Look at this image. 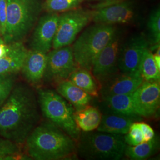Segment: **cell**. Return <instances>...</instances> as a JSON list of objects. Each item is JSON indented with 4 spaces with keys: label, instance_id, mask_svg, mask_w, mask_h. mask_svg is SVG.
Returning a JSON list of instances; mask_svg holds the SVG:
<instances>
[{
    "label": "cell",
    "instance_id": "obj_1",
    "mask_svg": "<svg viewBox=\"0 0 160 160\" xmlns=\"http://www.w3.org/2000/svg\"><path fill=\"white\" fill-rule=\"evenodd\" d=\"M39 120V106L33 88L16 82L0 107V136L21 147Z\"/></svg>",
    "mask_w": 160,
    "mask_h": 160
},
{
    "label": "cell",
    "instance_id": "obj_2",
    "mask_svg": "<svg viewBox=\"0 0 160 160\" xmlns=\"http://www.w3.org/2000/svg\"><path fill=\"white\" fill-rule=\"evenodd\" d=\"M24 145L33 160H65L77 154L76 141L49 120L36 126Z\"/></svg>",
    "mask_w": 160,
    "mask_h": 160
},
{
    "label": "cell",
    "instance_id": "obj_3",
    "mask_svg": "<svg viewBox=\"0 0 160 160\" xmlns=\"http://www.w3.org/2000/svg\"><path fill=\"white\" fill-rule=\"evenodd\" d=\"M43 10L42 0H7L5 43L23 42L38 22Z\"/></svg>",
    "mask_w": 160,
    "mask_h": 160
},
{
    "label": "cell",
    "instance_id": "obj_4",
    "mask_svg": "<svg viewBox=\"0 0 160 160\" xmlns=\"http://www.w3.org/2000/svg\"><path fill=\"white\" fill-rule=\"evenodd\" d=\"M77 153L86 160H119L125 155L124 136L103 132L81 131Z\"/></svg>",
    "mask_w": 160,
    "mask_h": 160
},
{
    "label": "cell",
    "instance_id": "obj_5",
    "mask_svg": "<svg viewBox=\"0 0 160 160\" xmlns=\"http://www.w3.org/2000/svg\"><path fill=\"white\" fill-rule=\"evenodd\" d=\"M117 29L114 25L95 23L87 28L75 40L72 46L77 67L91 71L94 60L113 38Z\"/></svg>",
    "mask_w": 160,
    "mask_h": 160
},
{
    "label": "cell",
    "instance_id": "obj_6",
    "mask_svg": "<svg viewBox=\"0 0 160 160\" xmlns=\"http://www.w3.org/2000/svg\"><path fill=\"white\" fill-rule=\"evenodd\" d=\"M37 97L43 116L77 142L81 130L75 121L74 106L57 92L51 89L38 88Z\"/></svg>",
    "mask_w": 160,
    "mask_h": 160
},
{
    "label": "cell",
    "instance_id": "obj_7",
    "mask_svg": "<svg viewBox=\"0 0 160 160\" xmlns=\"http://www.w3.org/2000/svg\"><path fill=\"white\" fill-rule=\"evenodd\" d=\"M92 19V12L82 9L68 11L59 15L52 48L71 45Z\"/></svg>",
    "mask_w": 160,
    "mask_h": 160
},
{
    "label": "cell",
    "instance_id": "obj_8",
    "mask_svg": "<svg viewBox=\"0 0 160 160\" xmlns=\"http://www.w3.org/2000/svg\"><path fill=\"white\" fill-rule=\"evenodd\" d=\"M77 68L72 46L53 49L47 53L43 82L57 84L61 81L68 80Z\"/></svg>",
    "mask_w": 160,
    "mask_h": 160
},
{
    "label": "cell",
    "instance_id": "obj_9",
    "mask_svg": "<svg viewBox=\"0 0 160 160\" xmlns=\"http://www.w3.org/2000/svg\"><path fill=\"white\" fill-rule=\"evenodd\" d=\"M122 43V33L117 30L113 38L99 53L93 62L91 72L101 86L115 74Z\"/></svg>",
    "mask_w": 160,
    "mask_h": 160
},
{
    "label": "cell",
    "instance_id": "obj_10",
    "mask_svg": "<svg viewBox=\"0 0 160 160\" xmlns=\"http://www.w3.org/2000/svg\"><path fill=\"white\" fill-rule=\"evenodd\" d=\"M92 14L94 23L108 25L132 23L138 16L134 2L129 0L103 6L92 12Z\"/></svg>",
    "mask_w": 160,
    "mask_h": 160
},
{
    "label": "cell",
    "instance_id": "obj_11",
    "mask_svg": "<svg viewBox=\"0 0 160 160\" xmlns=\"http://www.w3.org/2000/svg\"><path fill=\"white\" fill-rule=\"evenodd\" d=\"M148 40L143 34L131 36L122 43L118 61V68L122 72L139 71L141 60L145 50L148 48Z\"/></svg>",
    "mask_w": 160,
    "mask_h": 160
},
{
    "label": "cell",
    "instance_id": "obj_12",
    "mask_svg": "<svg viewBox=\"0 0 160 160\" xmlns=\"http://www.w3.org/2000/svg\"><path fill=\"white\" fill-rule=\"evenodd\" d=\"M138 114L141 118H151L160 108V81H145L132 94Z\"/></svg>",
    "mask_w": 160,
    "mask_h": 160
},
{
    "label": "cell",
    "instance_id": "obj_13",
    "mask_svg": "<svg viewBox=\"0 0 160 160\" xmlns=\"http://www.w3.org/2000/svg\"><path fill=\"white\" fill-rule=\"evenodd\" d=\"M59 16L56 12H48L40 17L30 38L31 50L45 53L51 50L57 30Z\"/></svg>",
    "mask_w": 160,
    "mask_h": 160
},
{
    "label": "cell",
    "instance_id": "obj_14",
    "mask_svg": "<svg viewBox=\"0 0 160 160\" xmlns=\"http://www.w3.org/2000/svg\"><path fill=\"white\" fill-rule=\"evenodd\" d=\"M144 81L139 71L122 72L110 77L102 84L100 92L103 97L116 94H130Z\"/></svg>",
    "mask_w": 160,
    "mask_h": 160
},
{
    "label": "cell",
    "instance_id": "obj_15",
    "mask_svg": "<svg viewBox=\"0 0 160 160\" xmlns=\"http://www.w3.org/2000/svg\"><path fill=\"white\" fill-rule=\"evenodd\" d=\"M46 63L47 53L28 50L20 72L30 86L38 87L43 82Z\"/></svg>",
    "mask_w": 160,
    "mask_h": 160
},
{
    "label": "cell",
    "instance_id": "obj_16",
    "mask_svg": "<svg viewBox=\"0 0 160 160\" xmlns=\"http://www.w3.org/2000/svg\"><path fill=\"white\" fill-rule=\"evenodd\" d=\"M28 49L23 42L12 43L11 49L0 58V74H18L20 72Z\"/></svg>",
    "mask_w": 160,
    "mask_h": 160
},
{
    "label": "cell",
    "instance_id": "obj_17",
    "mask_svg": "<svg viewBox=\"0 0 160 160\" xmlns=\"http://www.w3.org/2000/svg\"><path fill=\"white\" fill-rule=\"evenodd\" d=\"M57 92L66 99L74 108L75 110L88 105L92 97L74 85L69 80L61 81L56 84Z\"/></svg>",
    "mask_w": 160,
    "mask_h": 160
},
{
    "label": "cell",
    "instance_id": "obj_18",
    "mask_svg": "<svg viewBox=\"0 0 160 160\" xmlns=\"http://www.w3.org/2000/svg\"><path fill=\"white\" fill-rule=\"evenodd\" d=\"M135 121L137 120L131 117L110 112L102 115L97 131L125 135L129 131L132 123Z\"/></svg>",
    "mask_w": 160,
    "mask_h": 160
},
{
    "label": "cell",
    "instance_id": "obj_19",
    "mask_svg": "<svg viewBox=\"0 0 160 160\" xmlns=\"http://www.w3.org/2000/svg\"><path fill=\"white\" fill-rule=\"evenodd\" d=\"M103 101L110 112L141 119L136 111L133 101L130 94H116L103 97Z\"/></svg>",
    "mask_w": 160,
    "mask_h": 160
},
{
    "label": "cell",
    "instance_id": "obj_20",
    "mask_svg": "<svg viewBox=\"0 0 160 160\" xmlns=\"http://www.w3.org/2000/svg\"><path fill=\"white\" fill-rule=\"evenodd\" d=\"M75 121L81 131H93L100 124L102 114L96 107L90 104L81 109L75 110Z\"/></svg>",
    "mask_w": 160,
    "mask_h": 160
},
{
    "label": "cell",
    "instance_id": "obj_21",
    "mask_svg": "<svg viewBox=\"0 0 160 160\" xmlns=\"http://www.w3.org/2000/svg\"><path fill=\"white\" fill-rule=\"evenodd\" d=\"M68 80L92 97H98L99 96L101 84L90 71L77 67Z\"/></svg>",
    "mask_w": 160,
    "mask_h": 160
},
{
    "label": "cell",
    "instance_id": "obj_22",
    "mask_svg": "<svg viewBox=\"0 0 160 160\" xmlns=\"http://www.w3.org/2000/svg\"><path fill=\"white\" fill-rule=\"evenodd\" d=\"M160 148V138L155 135L152 139L135 146L126 145L125 155L132 160H144L154 155Z\"/></svg>",
    "mask_w": 160,
    "mask_h": 160
},
{
    "label": "cell",
    "instance_id": "obj_23",
    "mask_svg": "<svg viewBox=\"0 0 160 160\" xmlns=\"http://www.w3.org/2000/svg\"><path fill=\"white\" fill-rule=\"evenodd\" d=\"M139 72L145 81H160V69L155 62L152 52L149 48L143 52L139 65Z\"/></svg>",
    "mask_w": 160,
    "mask_h": 160
},
{
    "label": "cell",
    "instance_id": "obj_24",
    "mask_svg": "<svg viewBox=\"0 0 160 160\" xmlns=\"http://www.w3.org/2000/svg\"><path fill=\"white\" fill-rule=\"evenodd\" d=\"M31 160L23 154L20 146L4 138H0V160Z\"/></svg>",
    "mask_w": 160,
    "mask_h": 160
},
{
    "label": "cell",
    "instance_id": "obj_25",
    "mask_svg": "<svg viewBox=\"0 0 160 160\" xmlns=\"http://www.w3.org/2000/svg\"><path fill=\"white\" fill-rule=\"evenodd\" d=\"M85 0H45L43 10L48 12H66L74 9Z\"/></svg>",
    "mask_w": 160,
    "mask_h": 160
},
{
    "label": "cell",
    "instance_id": "obj_26",
    "mask_svg": "<svg viewBox=\"0 0 160 160\" xmlns=\"http://www.w3.org/2000/svg\"><path fill=\"white\" fill-rule=\"evenodd\" d=\"M150 41L153 45L160 44V10L157 8L151 12L148 22Z\"/></svg>",
    "mask_w": 160,
    "mask_h": 160
},
{
    "label": "cell",
    "instance_id": "obj_27",
    "mask_svg": "<svg viewBox=\"0 0 160 160\" xmlns=\"http://www.w3.org/2000/svg\"><path fill=\"white\" fill-rule=\"evenodd\" d=\"M17 74H0V107L5 103L16 84Z\"/></svg>",
    "mask_w": 160,
    "mask_h": 160
},
{
    "label": "cell",
    "instance_id": "obj_28",
    "mask_svg": "<svg viewBox=\"0 0 160 160\" xmlns=\"http://www.w3.org/2000/svg\"><path fill=\"white\" fill-rule=\"evenodd\" d=\"M124 140L126 145L135 146L144 142L142 132L138 125V122L132 123L128 132L125 135Z\"/></svg>",
    "mask_w": 160,
    "mask_h": 160
},
{
    "label": "cell",
    "instance_id": "obj_29",
    "mask_svg": "<svg viewBox=\"0 0 160 160\" xmlns=\"http://www.w3.org/2000/svg\"><path fill=\"white\" fill-rule=\"evenodd\" d=\"M7 12V0H0V29L1 37L5 33Z\"/></svg>",
    "mask_w": 160,
    "mask_h": 160
},
{
    "label": "cell",
    "instance_id": "obj_30",
    "mask_svg": "<svg viewBox=\"0 0 160 160\" xmlns=\"http://www.w3.org/2000/svg\"><path fill=\"white\" fill-rule=\"evenodd\" d=\"M138 125L143 133L144 142L149 141V140L152 139L154 137L155 135L154 131L151 128V126L149 125L148 124L143 122H138Z\"/></svg>",
    "mask_w": 160,
    "mask_h": 160
},
{
    "label": "cell",
    "instance_id": "obj_31",
    "mask_svg": "<svg viewBox=\"0 0 160 160\" xmlns=\"http://www.w3.org/2000/svg\"><path fill=\"white\" fill-rule=\"evenodd\" d=\"M2 42H4V40H3L1 36H0V43H2Z\"/></svg>",
    "mask_w": 160,
    "mask_h": 160
},
{
    "label": "cell",
    "instance_id": "obj_32",
    "mask_svg": "<svg viewBox=\"0 0 160 160\" xmlns=\"http://www.w3.org/2000/svg\"><path fill=\"white\" fill-rule=\"evenodd\" d=\"M0 36H1V29H0Z\"/></svg>",
    "mask_w": 160,
    "mask_h": 160
},
{
    "label": "cell",
    "instance_id": "obj_33",
    "mask_svg": "<svg viewBox=\"0 0 160 160\" xmlns=\"http://www.w3.org/2000/svg\"><path fill=\"white\" fill-rule=\"evenodd\" d=\"M102 1H110V0H102Z\"/></svg>",
    "mask_w": 160,
    "mask_h": 160
}]
</instances>
